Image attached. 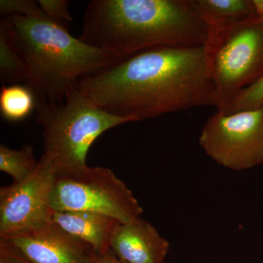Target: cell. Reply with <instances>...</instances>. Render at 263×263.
<instances>
[{
	"label": "cell",
	"instance_id": "18",
	"mask_svg": "<svg viewBox=\"0 0 263 263\" xmlns=\"http://www.w3.org/2000/svg\"><path fill=\"white\" fill-rule=\"evenodd\" d=\"M41 10L48 18L62 24L72 22L67 0H38Z\"/></svg>",
	"mask_w": 263,
	"mask_h": 263
},
{
	"label": "cell",
	"instance_id": "1",
	"mask_svg": "<svg viewBox=\"0 0 263 263\" xmlns=\"http://www.w3.org/2000/svg\"><path fill=\"white\" fill-rule=\"evenodd\" d=\"M76 87L108 113L134 122L214 106L205 46L148 48L86 76Z\"/></svg>",
	"mask_w": 263,
	"mask_h": 263
},
{
	"label": "cell",
	"instance_id": "14",
	"mask_svg": "<svg viewBox=\"0 0 263 263\" xmlns=\"http://www.w3.org/2000/svg\"><path fill=\"white\" fill-rule=\"evenodd\" d=\"M38 162L31 145H24L19 149L0 145V171L11 176L13 183H20L29 178L37 168Z\"/></svg>",
	"mask_w": 263,
	"mask_h": 263
},
{
	"label": "cell",
	"instance_id": "19",
	"mask_svg": "<svg viewBox=\"0 0 263 263\" xmlns=\"http://www.w3.org/2000/svg\"><path fill=\"white\" fill-rule=\"evenodd\" d=\"M0 263H31L8 243L0 240Z\"/></svg>",
	"mask_w": 263,
	"mask_h": 263
},
{
	"label": "cell",
	"instance_id": "9",
	"mask_svg": "<svg viewBox=\"0 0 263 263\" xmlns=\"http://www.w3.org/2000/svg\"><path fill=\"white\" fill-rule=\"evenodd\" d=\"M0 240L31 263H94L98 256L92 247L51 221Z\"/></svg>",
	"mask_w": 263,
	"mask_h": 263
},
{
	"label": "cell",
	"instance_id": "17",
	"mask_svg": "<svg viewBox=\"0 0 263 263\" xmlns=\"http://www.w3.org/2000/svg\"><path fill=\"white\" fill-rule=\"evenodd\" d=\"M37 1L34 0H1L0 13L4 17L33 16L42 13Z\"/></svg>",
	"mask_w": 263,
	"mask_h": 263
},
{
	"label": "cell",
	"instance_id": "6",
	"mask_svg": "<svg viewBox=\"0 0 263 263\" xmlns=\"http://www.w3.org/2000/svg\"><path fill=\"white\" fill-rule=\"evenodd\" d=\"M214 107L224 110L237 94L263 76V19L240 24L205 46Z\"/></svg>",
	"mask_w": 263,
	"mask_h": 263
},
{
	"label": "cell",
	"instance_id": "2",
	"mask_svg": "<svg viewBox=\"0 0 263 263\" xmlns=\"http://www.w3.org/2000/svg\"><path fill=\"white\" fill-rule=\"evenodd\" d=\"M79 39L122 60L158 46H205L193 0H91Z\"/></svg>",
	"mask_w": 263,
	"mask_h": 263
},
{
	"label": "cell",
	"instance_id": "3",
	"mask_svg": "<svg viewBox=\"0 0 263 263\" xmlns=\"http://www.w3.org/2000/svg\"><path fill=\"white\" fill-rule=\"evenodd\" d=\"M23 60L29 85L39 98L61 103L81 79L120 61L72 37L63 24L44 13L0 21Z\"/></svg>",
	"mask_w": 263,
	"mask_h": 263
},
{
	"label": "cell",
	"instance_id": "8",
	"mask_svg": "<svg viewBox=\"0 0 263 263\" xmlns=\"http://www.w3.org/2000/svg\"><path fill=\"white\" fill-rule=\"evenodd\" d=\"M56 169L45 155L29 178L0 189V236L42 226L50 221V202Z\"/></svg>",
	"mask_w": 263,
	"mask_h": 263
},
{
	"label": "cell",
	"instance_id": "5",
	"mask_svg": "<svg viewBox=\"0 0 263 263\" xmlns=\"http://www.w3.org/2000/svg\"><path fill=\"white\" fill-rule=\"evenodd\" d=\"M55 211H84L111 216L122 224L141 218L139 202L109 168L86 165L57 172L50 202Z\"/></svg>",
	"mask_w": 263,
	"mask_h": 263
},
{
	"label": "cell",
	"instance_id": "15",
	"mask_svg": "<svg viewBox=\"0 0 263 263\" xmlns=\"http://www.w3.org/2000/svg\"><path fill=\"white\" fill-rule=\"evenodd\" d=\"M0 79L2 84H27L28 72L23 60L3 26L0 25Z\"/></svg>",
	"mask_w": 263,
	"mask_h": 263
},
{
	"label": "cell",
	"instance_id": "20",
	"mask_svg": "<svg viewBox=\"0 0 263 263\" xmlns=\"http://www.w3.org/2000/svg\"><path fill=\"white\" fill-rule=\"evenodd\" d=\"M94 263H126L118 258L115 254L112 252L111 249L108 251L106 253L98 255L95 259Z\"/></svg>",
	"mask_w": 263,
	"mask_h": 263
},
{
	"label": "cell",
	"instance_id": "12",
	"mask_svg": "<svg viewBox=\"0 0 263 263\" xmlns=\"http://www.w3.org/2000/svg\"><path fill=\"white\" fill-rule=\"evenodd\" d=\"M207 30L205 46L240 24L259 18L252 0H193Z\"/></svg>",
	"mask_w": 263,
	"mask_h": 263
},
{
	"label": "cell",
	"instance_id": "10",
	"mask_svg": "<svg viewBox=\"0 0 263 263\" xmlns=\"http://www.w3.org/2000/svg\"><path fill=\"white\" fill-rule=\"evenodd\" d=\"M110 249L126 263H164L170 243L149 221L141 217L118 226Z\"/></svg>",
	"mask_w": 263,
	"mask_h": 263
},
{
	"label": "cell",
	"instance_id": "11",
	"mask_svg": "<svg viewBox=\"0 0 263 263\" xmlns=\"http://www.w3.org/2000/svg\"><path fill=\"white\" fill-rule=\"evenodd\" d=\"M50 221L92 247L98 255L106 253L120 221L111 216L84 211H50Z\"/></svg>",
	"mask_w": 263,
	"mask_h": 263
},
{
	"label": "cell",
	"instance_id": "7",
	"mask_svg": "<svg viewBox=\"0 0 263 263\" xmlns=\"http://www.w3.org/2000/svg\"><path fill=\"white\" fill-rule=\"evenodd\" d=\"M199 144L219 165L234 171L263 163V105L234 114L216 110L202 127Z\"/></svg>",
	"mask_w": 263,
	"mask_h": 263
},
{
	"label": "cell",
	"instance_id": "21",
	"mask_svg": "<svg viewBox=\"0 0 263 263\" xmlns=\"http://www.w3.org/2000/svg\"><path fill=\"white\" fill-rule=\"evenodd\" d=\"M256 13L259 19H263V0H252Z\"/></svg>",
	"mask_w": 263,
	"mask_h": 263
},
{
	"label": "cell",
	"instance_id": "4",
	"mask_svg": "<svg viewBox=\"0 0 263 263\" xmlns=\"http://www.w3.org/2000/svg\"><path fill=\"white\" fill-rule=\"evenodd\" d=\"M36 110L37 122L43 127V155L51 160L57 172L87 165L88 152L99 137L121 124L134 122L105 111L77 87L61 103L37 97Z\"/></svg>",
	"mask_w": 263,
	"mask_h": 263
},
{
	"label": "cell",
	"instance_id": "13",
	"mask_svg": "<svg viewBox=\"0 0 263 263\" xmlns=\"http://www.w3.org/2000/svg\"><path fill=\"white\" fill-rule=\"evenodd\" d=\"M37 107L34 90L24 84L3 85L0 90V112L5 120L18 122L28 118Z\"/></svg>",
	"mask_w": 263,
	"mask_h": 263
},
{
	"label": "cell",
	"instance_id": "16",
	"mask_svg": "<svg viewBox=\"0 0 263 263\" xmlns=\"http://www.w3.org/2000/svg\"><path fill=\"white\" fill-rule=\"evenodd\" d=\"M263 105V76L258 81L247 86L237 94L224 110V114H234L252 110Z\"/></svg>",
	"mask_w": 263,
	"mask_h": 263
}]
</instances>
